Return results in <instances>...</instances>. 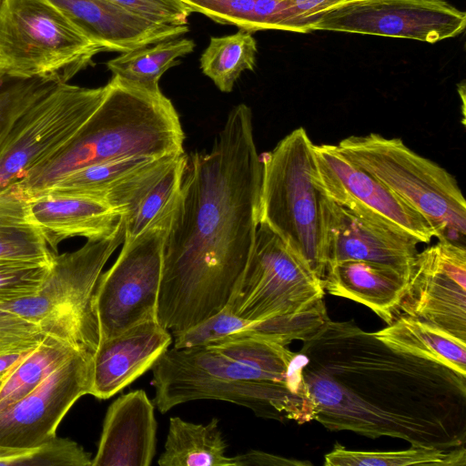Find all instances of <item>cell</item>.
Here are the masks:
<instances>
[{"instance_id":"cell-30","label":"cell","mask_w":466,"mask_h":466,"mask_svg":"<svg viewBox=\"0 0 466 466\" xmlns=\"http://www.w3.org/2000/svg\"><path fill=\"white\" fill-rule=\"evenodd\" d=\"M257 53L252 33L239 29L232 35L212 36L200 56V67L220 91L228 93L243 71L254 69Z\"/></svg>"},{"instance_id":"cell-42","label":"cell","mask_w":466,"mask_h":466,"mask_svg":"<svg viewBox=\"0 0 466 466\" xmlns=\"http://www.w3.org/2000/svg\"><path fill=\"white\" fill-rule=\"evenodd\" d=\"M2 0H0V3H1Z\"/></svg>"},{"instance_id":"cell-14","label":"cell","mask_w":466,"mask_h":466,"mask_svg":"<svg viewBox=\"0 0 466 466\" xmlns=\"http://www.w3.org/2000/svg\"><path fill=\"white\" fill-rule=\"evenodd\" d=\"M93 352L80 349L34 390L0 409V449H31L56 436L70 408L90 394Z\"/></svg>"},{"instance_id":"cell-35","label":"cell","mask_w":466,"mask_h":466,"mask_svg":"<svg viewBox=\"0 0 466 466\" xmlns=\"http://www.w3.org/2000/svg\"><path fill=\"white\" fill-rule=\"evenodd\" d=\"M249 321L225 307L218 313L182 331L172 333L174 348L206 346L230 339L243 330Z\"/></svg>"},{"instance_id":"cell-38","label":"cell","mask_w":466,"mask_h":466,"mask_svg":"<svg viewBox=\"0 0 466 466\" xmlns=\"http://www.w3.org/2000/svg\"><path fill=\"white\" fill-rule=\"evenodd\" d=\"M298 33L311 32V26L327 11L350 0H284Z\"/></svg>"},{"instance_id":"cell-4","label":"cell","mask_w":466,"mask_h":466,"mask_svg":"<svg viewBox=\"0 0 466 466\" xmlns=\"http://www.w3.org/2000/svg\"><path fill=\"white\" fill-rule=\"evenodd\" d=\"M184 140L179 116L159 88L113 76L102 102L71 139L15 185L33 197L89 166L181 154Z\"/></svg>"},{"instance_id":"cell-24","label":"cell","mask_w":466,"mask_h":466,"mask_svg":"<svg viewBox=\"0 0 466 466\" xmlns=\"http://www.w3.org/2000/svg\"><path fill=\"white\" fill-rule=\"evenodd\" d=\"M48 248L29 211V197L13 185L0 191V259L50 264Z\"/></svg>"},{"instance_id":"cell-41","label":"cell","mask_w":466,"mask_h":466,"mask_svg":"<svg viewBox=\"0 0 466 466\" xmlns=\"http://www.w3.org/2000/svg\"><path fill=\"white\" fill-rule=\"evenodd\" d=\"M4 381H5V380H0V389H1V387H2V385H3V382H4Z\"/></svg>"},{"instance_id":"cell-7","label":"cell","mask_w":466,"mask_h":466,"mask_svg":"<svg viewBox=\"0 0 466 466\" xmlns=\"http://www.w3.org/2000/svg\"><path fill=\"white\" fill-rule=\"evenodd\" d=\"M313 143L303 127L263 155L259 223L267 225L321 280L319 195L312 180Z\"/></svg>"},{"instance_id":"cell-32","label":"cell","mask_w":466,"mask_h":466,"mask_svg":"<svg viewBox=\"0 0 466 466\" xmlns=\"http://www.w3.org/2000/svg\"><path fill=\"white\" fill-rule=\"evenodd\" d=\"M0 465L92 466V459L91 454L76 441L56 436L31 449H0Z\"/></svg>"},{"instance_id":"cell-39","label":"cell","mask_w":466,"mask_h":466,"mask_svg":"<svg viewBox=\"0 0 466 466\" xmlns=\"http://www.w3.org/2000/svg\"><path fill=\"white\" fill-rule=\"evenodd\" d=\"M234 466H279V465H310V462L288 459L258 451L248 452L233 457Z\"/></svg>"},{"instance_id":"cell-31","label":"cell","mask_w":466,"mask_h":466,"mask_svg":"<svg viewBox=\"0 0 466 466\" xmlns=\"http://www.w3.org/2000/svg\"><path fill=\"white\" fill-rule=\"evenodd\" d=\"M187 163V154L184 152L144 197L132 215L123 220L124 241L135 238L155 221L174 210Z\"/></svg>"},{"instance_id":"cell-15","label":"cell","mask_w":466,"mask_h":466,"mask_svg":"<svg viewBox=\"0 0 466 466\" xmlns=\"http://www.w3.org/2000/svg\"><path fill=\"white\" fill-rule=\"evenodd\" d=\"M400 314L430 323L466 340L464 246L439 240L418 252L399 307Z\"/></svg>"},{"instance_id":"cell-11","label":"cell","mask_w":466,"mask_h":466,"mask_svg":"<svg viewBox=\"0 0 466 466\" xmlns=\"http://www.w3.org/2000/svg\"><path fill=\"white\" fill-rule=\"evenodd\" d=\"M106 92L59 83L28 106L0 143V191L62 148L95 112Z\"/></svg>"},{"instance_id":"cell-10","label":"cell","mask_w":466,"mask_h":466,"mask_svg":"<svg viewBox=\"0 0 466 466\" xmlns=\"http://www.w3.org/2000/svg\"><path fill=\"white\" fill-rule=\"evenodd\" d=\"M322 280L259 223L242 279L227 308L249 322L297 317L324 305Z\"/></svg>"},{"instance_id":"cell-3","label":"cell","mask_w":466,"mask_h":466,"mask_svg":"<svg viewBox=\"0 0 466 466\" xmlns=\"http://www.w3.org/2000/svg\"><path fill=\"white\" fill-rule=\"evenodd\" d=\"M304 356L270 342L248 360L210 345L167 349L152 366L153 403L161 413L198 400L232 402L257 416L303 424L315 420L304 380Z\"/></svg>"},{"instance_id":"cell-2","label":"cell","mask_w":466,"mask_h":466,"mask_svg":"<svg viewBox=\"0 0 466 466\" xmlns=\"http://www.w3.org/2000/svg\"><path fill=\"white\" fill-rule=\"evenodd\" d=\"M299 352L315 420L332 431L452 449L466 442V376L329 318Z\"/></svg>"},{"instance_id":"cell-13","label":"cell","mask_w":466,"mask_h":466,"mask_svg":"<svg viewBox=\"0 0 466 466\" xmlns=\"http://www.w3.org/2000/svg\"><path fill=\"white\" fill-rule=\"evenodd\" d=\"M466 13L446 0H350L324 13L311 31L414 39L431 44L454 37Z\"/></svg>"},{"instance_id":"cell-18","label":"cell","mask_w":466,"mask_h":466,"mask_svg":"<svg viewBox=\"0 0 466 466\" xmlns=\"http://www.w3.org/2000/svg\"><path fill=\"white\" fill-rule=\"evenodd\" d=\"M171 342V332L157 320L99 341L93 352L90 394L101 400L116 394L151 369Z\"/></svg>"},{"instance_id":"cell-36","label":"cell","mask_w":466,"mask_h":466,"mask_svg":"<svg viewBox=\"0 0 466 466\" xmlns=\"http://www.w3.org/2000/svg\"><path fill=\"white\" fill-rule=\"evenodd\" d=\"M47 334L39 324L0 309V353L32 350Z\"/></svg>"},{"instance_id":"cell-17","label":"cell","mask_w":466,"mask_h":466,"mask_svg":"<svg viewBox=\"0 0 466 466\" xmlns=\"http://www.w3.org/2000/svg\"><path fill=\"white\" fill-rule=\"evenodd\" d=\"M183 153L89 166L67 174L38 194L95 198L108 204L125 220Z\"/></svg>"},{"instance_id":"cell-28","label":"cell","mask_w":466,"mask_h":466,"mask_svg":"<svg viewBox=\"0 0 466 466\" xmlns=\"http://www.w3.org/2000/svg\"><path fill=\"white\" fill-rule=\"evenodd\" d=\"M195 48L187 38H173L130 50L106 62L113 76L142 86L157 89L162 75L179 64L177 60Z\"/></svg>"},{"instance_id":"cell-1","label":"cell","mask_w":466,"mask_h":466,"mask_svg":"<svg viewBox=\"0 0 466 466\" xmlns=\"http://www.w3.org/2000/svg\"><path fill=\"white\" fill-rule=\"evenodd\" d=\"M262 162L251 109L234 106L210 151L187 155L163 249L157 321L171 334L229 303L259 225Z\"/></svg>"},{"instance_id":"cell-8","label":"cell","mask_w":466,"mask_h":466,"mask_svg":"<svg viewBox=\"0 0 466 466\" xmlns=\"http://www.w3.org/2000/svg\"><path fill=\"white\" fill-rule=\"evenodd\" d=\"M123 241L122 220L112 235L87 240L76 251L55 254L36 292L0 303V309L39 324L48 334L72 339L95 350L98 331L92 297L104 266Z\"/></svg>"},{"instance_id":"cell-20","label":"cell","mask_w":466,"mask_h":466,"mask_svg":"<svg viewBox=\"0 0 466 466\" xmlns=\"http://www.w3.org/2000/svg\"><path fill=\"white\" fill-rule=\"evenodd\" d=\"M154 410V403L143 390L112 402L92 466H149L156 453Z\"/></svg>"},{"instance_id":"cell-22","label":"cell","mask_w":466,"mask_h":466,"mask_svg":"<svg viewBox=\"0 0 466 466\" xmlns=\"http://www.w3.org/2000/svg\"><path fill=\"white\" fill-rule=\"evenodd\" d=\"M410 274L392 266L364 260H344L327 268L324 290L360 303L388 325L399 315Z\"/></svg>"},{"instance_id":"cell-33","label":"cell","mask_w":466,"mask_h":466,"mask_svg":"<svg viewBox=\"0 0 466 466\" xmlns=\"http://www.w3.org/2000/svg\"><path fill=\"white\" fill-rule=\"evenodd\" d=\"M57 84L47 77L11 76L0 69V143L15 119Z\"/></svg>"},{"instance_id":"cell-9","label":"cell","mask_w":466,"mask_h":466,"mask_svg":"<svg viewBox=\"0 0 466 466\" xmlns=\"http://www.w3.org/2000/svg\"><path fill=\"white\" fill-rule=\"evenodd\" d=\"M173 212L155 221L123 248L101 274L93 297L98 342L148 320H157L163 249Z\"/></svg>"},{"instance_id":"cell-6","label":"cell","mask_w":466,"mask_h":466,"mask_svg":"<svg viewBox=\"0 0 466 466\" xmlns=\"http://www.w3.org/2000/svg\"><path fill=\"white\" fill-rule=\"evenodd\" d=\"M100 52L48 0L1 1L0 69L6 75L67 83Z\"/></svg>"},{"instance_id":"cell-12","label":"cell","mask_w":466,"mask_h":466,"mask_svg":"<svg viewBox=\"0 0 466 466\" xmlns=\"http://www.w3.org/2000/svg\"><path fill=\"white\" fill-rule=\"evenodd\" d=\"M312 180L318 192L380 227L429 243L435 233L414 208L347 158L337 145H313Z\"/></svg>"},{"instance_id":"cell-16","label":"cell","mask_w":466,"mask_h":466,"mask_svg":"<svg viewBox=\"0 0 466 466\" xmlns=\"http://www.w3.org/2000/svg\"><path fill=\"white\" fill-rule=\"evenodd\" d=\"M319 195V249L326 270L337 262L364 260L410 274L420 243L416 238L373 224Z\"/></svg>"},{"instance_id":"cell-25","label":"cell","mask_w":466,"mask_h":466,"mask_svg":"<svg viewBox=\"0 0 466 466\" xmlns=\"http://www.w3.org/2000/svg\"><path fill=\"white\" fill-rule=\"evenodd\" d=\"M226 448L218 419L213 418L203 425L172 417L157 463L160 466H234L233 457L226 456Z\"/></svg>"},{"instance_id":"cell-34","label":"cell","mask_w":466,"mask_h":466,"mask_svg":"<svg viewBox=\"0 0 466 466\" xmlns=\"http://www.w3.org/2000/svg\"><path fill=\"white\" fill-rule=\"evenodd\" d=\"M51 263L0 259V303L35 294L47 275Z\"/></svg>"},{"instance_id":"cell-37","label":"cell","mask_w":466,"mask_h":466,"mask_svg":"<svg viewBox=\"0 0 466 466\" xmlns=\"http://www.w3.org/2000/svg\"><path fill=\"white\" fill-rule=\"evenodd\" d=\"M147 21L167 25H187L192 13L181 0H107Z\"/></svg>"},{"instance_id":"cell-5","label":"cell","mask_w":466,"mask_h":466,"mask_svg":"<svg viewBox=\"0 0 466 466\" xmlns=\"http://www.w3.org/2000/svg\"><path fill=\"white\" fill-rule=\"evenodd\" d=\"M337 147L419 212L438 240L465 247L466 202L457 180L445 168L414 152L401 139L377 133L350 136Z\"/></svg>"},{"instance_id":"cell-40","label":"cell","mask_w":466,"mask_h":466,"mask_svg":"<svg viewBox=\"0 0 466 466\" xmlns=\"http://www.w3.org/2000/svg\"><path fill=\"white\" fill-rule=\"evenodd\" d=\"M30 350L0 353V380H5Z\"/></svg>"},{"instance_id":"cell-26","label":"cell","mask_w":466,"mask_h":466,"mask_svg":"<svg viewBox=\"0 0 466 466\" xmlns=\"http://www.w3.org/2000/svg\"><path fill=\"white\" fill-rule=\"evenodd\" d=\"M193 13L254 33L280 30L298 33L284 0H181Z\"/></svg>"},{"instance_id":"cell-23","label":"cell","mask_w":466,"mask_h":466,"mask_svg":"<svg viewBox=\"0 0 466 466\" xmlns=\"http://www.w3.org/2000/svg\"><path fill=\"white\" fill-rule=\"evenodd\" d=\"M374 333L393 349L436 361L466 376V340L436 326L400 314Z\"/></svg>"},{"instance_id":"cell-21","label":"cell","mask_w":466,"mask_h":466,"mask_svg":"<svg viewBox=\"0 0 466 466\" xmlns=\"http://www.w3.org/2000/svg\"><path fill=\"white\" fill-rule=\"evenodd\" d=\"M29 211L54 251L68 238H106L122 222L120 215L106 202L77 195L45 192L29 197Z\"/></svg>"},{"instance_id":"cell-29","label":"cell","mask_w":466,"mask_h":466,"mask_svg":"<svg viewBox=\"0 0 466 466\" xmlns=\"http://www.w3.org/2000/svg\"><path fill=\"white\" fill-rule=\"evenodd\" d=\"M464 445L452 449L410 446L402 451H353L336 442L325 455V466H465Z\"/></svg>"},{"instance_id":"cell-19","label":"cell","mask_w":466,"mask_h":466,"mask_svg":"<svg viewBox=\"0 0 466 466\" xmlns=\"http://www.w3.org/2000/svg\"><path fill=\"white\" fill-rule=\"evenodd\" d=\"M105 52L125 53L177 38L187 25H159L107 0H48Z\"/></svg>"},{"instance_id":"cell-27","label":"cell","mask_w":466,"mask_h":466,"mask_svg":"<svg viewBox=\"0 0 466 466\" xmlns=\"http://www.w3.org/2000/svg\"><path fill=\"white\" fill-rule=\"evenodd\" d=\"M82 348L91 349L72 339L55 334L46 335L3 382L0 389V409L34 390Z\"/></svg>"}]
</instances>
